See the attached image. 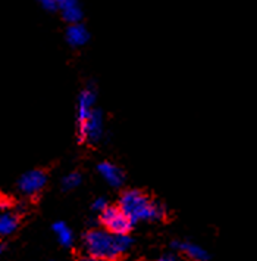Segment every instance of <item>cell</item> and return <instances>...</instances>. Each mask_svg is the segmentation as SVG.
<instances>
[{
  "instance_id": "1",
  "label": "cell",
  "mask_w": 257,
  "mask_h": 261,
  "mask_svg": "<svg viewBox=\"0 0 257 261\" xmlns=\"http://www.w3.org/2000/svg\"><path fill=\"white\" fill-rule=\"evenodd\" d=\"M131 245L130 234L109 233L105 229H93L84 236L87 255L100 261H118Z\"/></svg>"
},
{
  "instance_id": "2",
  "label": "cell",
  "mask_w": 257,
  "mask_h": 261,
  "mask_svg": "<svg viewBox=\"0 0 257 261\" xmlns=\"http://www.w3.org/2000/svg\"><path fill=\"white\" fill-rule=\"evenodd\" d=\"M118 206L133 224L137 221L162 220L166 216V208L162 202L153 201L149 195L137 189H128L122 193Z\"/></svg>"
},
{
  "instance_id": "3",
  "label": "cell",
  "mask_w": 257,
  "mask_h": 261,
  "mask_svg": "<svg viewBox=\"0 0 257 261\" xmlns=\"http://www.w3.org/2000/svg\"><path fill=\"white\" fill-rule=\"evenodd\" d=\"M100 223L105 230L113 234H128L133 227L131 220L122 213L119 206L108 205L100 213Z\"/></svg>"
},
{
  "instance_id": "4",
  "label": "cell",
  "mask_w": 257,
  "mask_h": 261,
  "mask_svg": "<svg viewBox=\"0 0 257 261\" xmlns=\"http://www.w3.org/2000/svg\"><path fill=\"white\" fill-rule=\"evenodd\" d=\"M105 132V123L102 111L94 108V111L81 123H78V139L87 143L99 142Z\"/></svg>"
},
{
  "instance_id": "5",
  "label": "cell",
  "mask_w": 257,
  "mask_h": 261,
  "mask_svg": "<svg viewBox=\"0 0 257 261\" xmlns=\"http://www.w3.org/2000/svg\"><path fill=\"white\" fill-rule=\"evenodd\" d=\"M47 183V174L43 170H29L18 180V189L25 196H36L44 189Z\"/></svg>"
},
{
  "instance_id": "6",
  "label": "cell",
  "mask_w": 257,
  "mask_h": 261,
  "mask_svg": "<svg viewBox=\"0 0 257 261\" xmlns=\"http://www.w3.org/2000/svg\"><path fill=\"white\" fill-rule=\"evenodd\" d=\"M95 99H97V95H95V90L88 86L82 90L78 96V105H77V124L84 121L95 108Z\"/></svg>"
},
{
  "instance_id": "7",
  "label": "cell",
  "mask_w": 257,
  "mask_h": 261,
  "mask_svg": "<svg viewBox=\"0 0 257 261\" xmlns=\"http://www.w3.org/2000/svg\"><path fill=\"white\" fill-rule=\"evenodd\" d=\"M56 9L60 11L62 18L68 22L69 25L72 24H80L82 19V9L78 0H56Z\"/></svg>"
},
{
  "instance_id": "8",
  "label": "cell",
  "mask_w": 257,
  "mask_h": 261,
  "mask_svg": "<svg viewBox=\"0 0 257 261\" xmlns=\"http://www.w3.org/2000/svg\"><path fill=\"white\" fill-rule=\"evenodd\" d=\"M97 173L112 188H119L123 183V173L121 168L109 161H103L97 165Z\"/></svg>"
},
{
  "instance_id": "9",
  "label": "cell",
  "mask_w": 257,
  "mask_h": 261,
  "mask_svg": "<svg viewBox=\"0 0 257 261\" xmlns=\"http://www.w3.org/2000/svg\"><path fill=\"white\" fill-rule=\"evenodd\" d=\"M174 248L176 251H179L181 254H184L187 258L192 261H207L209 260V254L207 251L197 244H192L188 241H179L174 242Z\"/></svg>"
},
{
  "instance_id": "10",
  "label": "cell",
  "mask_w": 257,
  "mask_h": 261,
  "mask_svg": "<svg viewBox=\"0 0 257 261\" xmlns=\"http://www.w3.org/2000/svg\"><path fill=\"white\" fill-rule=\"evenodd\" d=\"M65 37H67L68 44H71L72 47H81V46H84V44L88 41V39H90V33H88V30L80 22V24H72V25H69L68 30H67Z\"/></svg>"
},
{
  "instance_id": "11",
  "label": "cell",
  "mask_w": 257,
  "mask_h": 261,
  "mask_svg": "<svg viewBox=\"0 0 257 261\" xmlns=\"http://www.w3.org/2000/svg\"><path fill=\"white\" fill-rule=\"evenodd\" d=\"M19 219L15 213L11 211H0V238L9 236L18 229Z\"/></svg>"
},
{
  "instance_id": "12",
  "label": "cell",
  "mask_w": 257,
  "mask_h": 261,
  "mask_svg": "<svg viewBox=\"0 0 257 261\" xmlns=\"http://www.w3.org/2000/svg\"><path fill=\"white\" fill-rule=\"evenodd\" d=\"M53 233L62 247H71L74 244V233L63 221H56L53 224Z\"/></svg>"
},
{
  "instance_id": "13",
  "label": "cell",
  "mask_w": 257,
  "mask_h": 261,
  "mask_svg": "<svg viewBox=\"0 0 257 261\" xmlns=\"http://www.w3.org/2000/svg\"><path fill=\"white\" fill-rule=\"evenodd\" d=\"M81 174H80L78 171H72V173H69V174H67V176L62 179V188H63L65 191H72V189L78 188V186L81 185Z\"/></svg>"
},
{
  "instance_id": "14",
  "label": "cell",
  "mask_w": 257,
  "mask_h": 261,
  "mask_svg": "<svg viewBox=\"0 0 257 261\" xmlns=\"http://www.w3.org/2000/svg\"><path fill=\"white\" fill-rule=\"evenodd\" d=\"M108 205H109L108 201H106L105 198H97L91 206H93V210H94L95 213H99V214H100L103 210H106V208H108Z\"/></svg>"
},
{
  "instance_id": "15",
  "label": "cell",
  "mask_w": 257,
  "mask_h": 261,
  "mask_svg": "<svg viewBox=\"0 0 257 261\" xmlns=\"http://www.w3.org/2000/svg\"><path fill=\"white\" fill-rule=\"evenodd\" d=\"M46 11H54L56 9V0H37Z\"/></svg>"
},
{
  "instance_id": "16",
  "label": "cell",
  "mask_w": 257,
  "mask_h": 261,
  "mask_svg": "<svg viewBox=\"0 0 257 261\" xmlns=\"http://www.w3.org/2000/svg\"><path fill=\"white\" fill-rule=\"evenodd\" d=\"M9 206H11V201H9V198L0 193V211H2V210H8Z\"/></svg>"
},
{
  "instance_id": "17",
  "label": "cell",
  "mask_w": 257,
  "mask_h": 261,
  "mask_svg": "<svg viewBox=\"0 0 257 261\" xmlns=\"http://www.w3.org/2000/svg\"><path fill=\"white\" fill-rule=\"evenodd\" d=\"M157 261H179V258H178L176 254H165L162 258Z\"/></svg>"
},
{
  "instance_id": "18",
  "label": "cell",
  "mask_w": 257,
  "mask_h": 261,
  "mask_svg": "<svg viewBox=\"0 0 257 261\" xmlns=\"http://www.w3.org/2000/svg\"><path fill=\"white\" fill-rule=\"evenodd\" d=\"M78 261H100V260H95V258H91V257H88V255H87V257H82V258H80Z\"/></svg>"
},
{
  "instance_id": "19",
  "label": "cell",
  "mask_w": 257,
  "mask_h": 261,
  "mask_svg": "<svg viewBox=\"0 0 257 261\" xmlns=\"http://www.w3.org/2000/svg\"><path fill=\"white\" fill-rule=\"evenodd\" d=\"M2 251H3V245L0 244V252H2Z\"/></svg>"
}]
</instances>
